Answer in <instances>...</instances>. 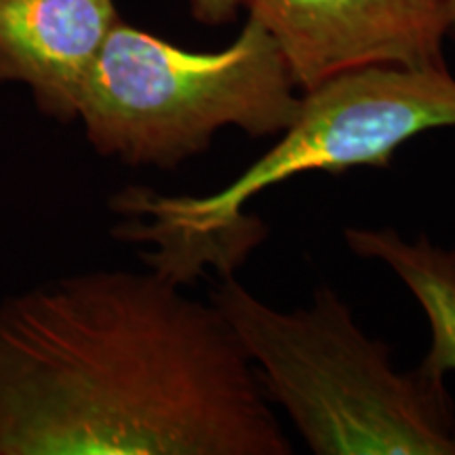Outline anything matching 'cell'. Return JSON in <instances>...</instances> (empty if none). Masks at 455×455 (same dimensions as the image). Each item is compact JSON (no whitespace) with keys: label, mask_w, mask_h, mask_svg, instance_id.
<instances>
[{"label":"cell","mask_w":455,"mask_h":455,"mask_svg":"<svg viewBox=\"0 0 455 455\" xmlns=\"http://www.w3.org/2000/svg\"><path fill=\"white\" fill-rule=\"evenodd\" d=\"M152 270L0 301V455H289L235 331Z\"/></svg>","instance_id":"1"},{"label":"cell","mask_w":455,"mask_h":455,"mask_svg":"<svg viewBox=\"0 0 455 455\" xmlns=\"http://www.w3.org/2000/svg\"><path fill=\"white\" fill-rule=\"evenodd\" d=\"M435 129H455V78L445 68L365 66L304 91L298 116L268 152L207 196L127 188L114 196L127 221L116 235L150 244L152 270L188 284L204 266L232 275L264 226L247 218L249 201L310 171L339 175L390 167L398 148Z\"/></svg>","instance_id":"2"},{"label":"cell","mask_w":455,"mask_h":455,"mask_svg":"<svg viewBox=\"0 0 455 455\" xmlns=\"http://www.w3.org/2000/svg\"><path fill=\"white\" fill-rule=\"evenodd\" d=\"M209 301L312 453L455 455L445 378L419 365L398 371L392 346L363 331L331 287L316 289L306 308L284 312L224 275Z\"/></svg>","instance_id":"3"},{"label":"cell","mask_w":455,"mask_h":455,"mask_svg":"<svg viewBox=\"0 0 455 455\" xmlns=\"http://www.w3.org/2000/svg\"><path fill=\"white\" fill-rule=\"evenodd\" d=\"M276 38L247 15L221 51L196 53L118 20L84 81L78 121L101 156L173 169L236 127L281 135L301 95Z\"/></svg>","instance_id":"4"},{"label":"cell","mask_w":455,"mask_h":455,"mask_svg":"<svg viewBox=\"0 0 455 455\" xmlns=\"http://www.w3.org/2000/svg\"><path fill=\"white\" fill-rule=\"evenodd\" d=\"M281 44L298 89L365 66L445 68L441 0H244Z\"/></svg>","instance_id":"5"},{"label":"cell","mask_w":455,"mask_h":455,"mask_svg":"<svg viewBox=\"0 0 455 455\" xmlns=\"http://www.w3.org/2000/svg\"><path fill=\"white\" fill-rule=\"evenodd\" d=\"M118 20L114 0H0V84H26L44 116L78 121L84 81Z\"/></svg>","instance_id":"6"},{"label":"cell","mask_w":455,"mask_h":455,"mask_svg":"<svg viewBox=\"0 0 455 455\" xmlns=\"http://www.w3.org/2000/svg\"><path fill=\"white\" fill-rule=\"evenodd\" d=\"M409 289L430 325V348L419 365L441 378L455 373V258L426 264Z\"/></svg>","instance_id":"7"},{"label":"cell","mask_w":455,"mask_h":455,"mask_svg":"<svg viewBox=\"0 0 455 455\" xmlns=\"http://www.w3.org/2000/svg\"><path fill=\"white\" fill-rule=\"evenodd\" d=\"M244 0H188V9L198 24L207 28L226 26L236 20Z\"/></svg>","instance_id":"8"},{"label":"cell","mask_w":455,"mask_h":455,"mask_svg":"<svg viewBox=\"0 0 455 455\" xmlns=\"http://www.w3.org/2000/svg\"><path fill=\"white\" fill-rule=\"evenodd\" d=\"M443 3V17H445L447 38L455 41V0H441Z\"/></svg>","instance_id":"9"}]
</instances>
